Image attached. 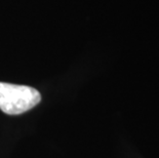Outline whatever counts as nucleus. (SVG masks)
Instances as JSON below:
<instances>
[{
  "instance_id": "f257e3e1",
  "label": "nucleus",
  "mask_w": 159,
  "mask_h": 158,
  "mask_svg": "<svg viewBox=\"0 0 159 158\" xmlns=\"http://www.w3.org/2000/svg\"><path fill=\"white\" fill-rule=\"evenodd\" d=\"M40 101V93L31 86L0 82V110L8 115L25 113Z\"/></svg>"
}]
</instances>
